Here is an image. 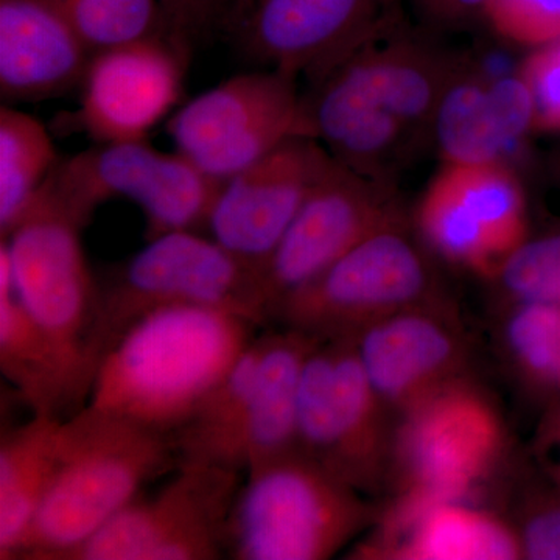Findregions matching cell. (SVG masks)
Segmentation results:
<instances>
[{
  "label": "cell",
  "instance_id": "cell-2",
  "mask_svg": "<svg viewBox=\"0 0 560 560\" xmlns=\"http://www.w3.org/2000/svg\"><path fill=\"white\" fill-rule=\"evenodd\" d=\"M259 327L245 316L198 305L150 313L103 357L88 404L173 438L256 340Z\"/></svg>",
  "mask_w": 560,
  "mask_h": 560
},
{
  "label": "cell",
  "instance_id": "cell-26",
  "mask_svg": "<svg viewBox=\"0 0 560 560\" xmlns=\"http://www.w3.org/2000/svg\"><path fill=\"white\" fill-rule=\"evenodd\" d=\"M95 51L168 35L161 0H46Z\"/></svg>",
  "mask_w": 560,
  "mask_h": 560
},
{
  "label": "cell",
  "instance_id": "cell-14",
  "mask_svg": "<svg viewBox=\"0 0 560 560\" xmlns=\"http://www.w3.org/2000/svg\"><path fill=\"white\" fill-rule=\"evenodd\" d=\"M416 220L431 250L485 278H493L528 234L525 195L506 161L442 164Z\"/></svg>",
  "mask_w": 560,
  "mask_h": 560
},
{
  "label": "cell",
  "instance_id": "cell-31",
  "mask_svg": "<svg viewBox=\"0 0 560 560\" xmlns=\"http://www.w3.org/2000/svg\"><path fill=\"white\" fill-rule=\"evenodd\" d=\"M523 559L560 560V497L529 501L517 529Z\"/></svg>",
  "mask_w": 560,
  "mask_h": 560
},
{
  "label": "cell",
  "instance_id": "cell-15",
  "mask_svg": "<svg viewBox=\"0 0 560 560\" xmlns=\"http://www.w3.org/2000/svg\"><path fill=\"white\" fill-rule=\"evenodd\" d=\"M396 184L368 178L338 162L291 221L260 270L268 320L272 312L375 232L404 223Z\"/></svg>",
  "mask_w": 560,
  "mask_h": 560
},
{
  "label": "cell",
  "instance_id": "cell-22",
  "mask_svg": "<svg viewBox=\"0 0 560 560\" xmlns=\"http://www.w3.org/2000/svg\"><path fill=\"white\" fill-rule=\"evenodd\" d=\"M355 558L407 560L523 559L517 529L459 501L385 517L383 544L363 545Z\"/></svg>",
  "mask_w": 560,
  "mask_h": 560
},
{
  "label": "cell",
  "instance_id": "cell-8",
  "mask_svg": "<svg viewBox=\"0 0 560 560\" xmlns=\"http://www.w3.org/2000/svg\"><path fill=\"white\" fill-rule=\"evenodd\" d=\"M442 300L429 259L407 221L375 232L311 282L289 294L271 316L280 327L318 340L352 338L393 313Z\"/></svg>",
  "mask_w": 560,
  "mask_h": 560
},
{
  "label": "cell",
  "instance_id": "cell-29",
  "mask_svg": "<svg viewBox=\"0 0 560 560\" xmlns=\"http://www.w3.org/2000/svg\"><path fill=\"white\" fill-rule=\"evenodd\" d=\"M486 22L503 39L541 47L560 38V0H489Z\"/></svg>",
  "mask_w": 560,
  "mask_h": 560
},
{
  "label": "cell",
  "instance_id": "cell-21",
  "mask_svg": "<svg viewBox=\"0 0 560 560\" xmlns=\"http://www.w3.org/2000/svg\"><path fill=\"white\" fill-rule=\"evenodd\" d=\"M0 371L32 415L66 419L84 407L90 390L14 289L7 250L0 246Z\"/></svg>",
  "mask_w": 560,
  "mask_h": 560
},
{
  "label": "cell",
  "instance_id": "cell-16",
  "mask_svg": "<svg viewBox=\"0 0 560 560\" xmlns=\"http://www.w3.org/2000/svg\"><path fill=\"white\" fill-rule=\"evenodd\" d=\"M191 54L168 35L95 51L66 127L97 143L143 142L178 105Z\"/></svg>",
  "mask_w": 560,
  "mask_h": 560
},
{
  "label": "cell",
  "instance_id": "cell-1",
  "mask_svg": "<svg viewBox=\"0 0 560 560\" xmlns=\"http://www.w3.org/2000/svg\"><path fill=\"white\" fill-rule=\"evenodd\" d=\"M469 60L405 18L304 92L316 139L350 171L396 183L434 143L442 97Z\"/></svg>",
  "mask_w": 560,
  "mask_h": 560
},
{
  "label": "cell",
  "instance_id": "cell-23",
  "mask_svg": "<svg viewBox=\"0 0 560 560\" xmlns=\"http://www.w3.org/2000/svg\"><path fill=\"white\" fill-rule=\"evenodd\" d=\"M261 355L241 452L243 474L298 451V400L305 361L323 340L282 327L260 334Z\"/></svg>",
  "mask_w": 560,
  "mask_h": 560
},
{
  "label": "cell",
  "instance_id": "cell-19",
  "mask_svg": "<svg viewBox=\"0 0 560 560\" xmlns=\"http://www.w3.org/2000/svg\"><path fill=\"white\" fill-rule=\"evenodd\" d=\"M529 130H534L533 95L518 69L493 77L470 58L442 97L434 145L442 164L506 161V153Z\"/></svg>",
  "mask_w": 560,
  "mask_h": 560
},
{
  "label": "cell",
  "instance_id": "cell-33",
  "mask_svg": "<svg viewBox=\"0 0 560 560\" xmlns=\"http://www.w3.org/2000/svg\"><path fill=\"white\" fill-rule=\"evenodd\" d=\"M488 3L489 0H407V10L419 27L444 36L486 21Z\"/></svg>",
  "mask_w": 560,
  "mask_h": 560
},
{
  "label": "cell",
  "instance_id": "cell-13",
  "mask_svg": "<svg viewBox=\"0 0 560 560\" xmlns=\"http://www.w3.org/2000/svg\"><path fill=\"white\" fill-rule=\"evenodd\" d=\"M243 475L213 464L179 463L156 495L136 497L70 560L224 559Z\"/></svg>",
  "mask_w": 560,
  "mask_h": 560
},
{
  "label": "cell",
  "instance_id": "cell-6",
  "mask_svg": "<svg viewBox=\"0 0 560 560\" xmlns=\"http://www.w3.org/2000/svg\"><path fill=\"white\" fill-rule=\"evenodd\" d=\"M400 415L389 467L400 510L467 499L492 477L506 453L500 411L466 377L431 390Z\"/></svg>",
  "mask_w": 560,
  "mask_h": 560
},
{
  "label": "cell",
  "instance_id": "cell-32",
  "mask_svg": "<svg viewBox=\"0 0 560 560\" xmlns=\"http://www.w3.org/2000/svg\"><path fill=\"white\" fill-rule=\"evenodd\" d=\"M167 33L194 51L202 40L217 35L226 0H161Z\"/></svg>",
  "mask_w": 560,
  "mask_h": 560
},
{
  "label": "cell",
  "instance_id": "cell-7",
  "mask_svg": "<svg viewBox=\"0 0 560 560\" xmlns=\"http://www.w3.org/2000/svg\"><path fill=\"white\" fill-rule=\"evenodd\" d=\"M223 180L201 171L179 151L143 142L95 143L58 162L43 189L86 228L95 210L127 198L145 217L147 241L208 226Z\"/></svg>",
  "mask_w": 560,
  "mask_h": 560
},
{
  "label": "cell",
  "instance_id": "cell-18",
  "mask_svg": "<svg viewBox=\"0 0 560 560\" xmlns=\"http://www.w3.org/2000/svg\"><path fill=\"white\" fill-rule=\"evenodd\" d=\"M444 300L393 313L352 337L368 377L390 411L404 412L464 377L467 342Z\"/></svg>",
  "mask_w": 560,
  "mask_h": 560
},
{
  "label": "cell",
  "instance_id": "cell-5",
  "mask_svg": "<svg viewBox=\"0 0 560 560\" xmlns=\"http://www.w3.org/2000/svg\"><path fill=\"white\" fill-rule=\"evenodd\" d=\"M145 246L98 280L95 372L103 357L138 320L161 308L198 305L270 324L259 268L213 238L176 231Z\"/></svg>",
  "mask_w": 560,
  "mask_h": 560
},
{
  "label": "cell",
  "instance_id": "cell-27",
  "mask_svg": "<svg viewBox=\"0 0 560 560\" xmlns=\"http://www.w3.org/2000/svg\"><path fill=\"white\" fill-rule=\"evenodd\" d=\"M503 342L518 375L540 390H560V304L517 302Z\"/></svg>",
  "mask_w": 560,
  "mask_h": 560
},
{
  "label": "cell",
  "instance_id": "cell-4",
  "mask_svg": "<svg viewBox=\"0 0 560 560\" xmlns=\"http://www.w3.org/2000/svg\"><path fill=\"white\" fill-rule=\"evenodd\" d=\"M377 511L359 490L300 451L245 471L228 526L226 558L324 560L334 558Z\"/></svg>",
  "mask_w": 560,
  "mask_h": 560
},
{
  "label": "cell",
  "instance_id": "cell-34",
  "mask_svg": "<svg viewBox=\"0 0 560 560\" xmlns=\"http://www.w3.org/2000/svg\"><path fill=\"white\" fill-rule=\"evenodd\" d=\"M544 444L560 452V404L551 412L544 427ZM560 464V463H559Z\"/></svg>",
  "mask_w": 560,
  "mask_h": 560
},
{
  "label": "cell",
  "instance_id": "cell-30",
  "mask_svg": "<svg viewBox=\"0 0 560 560\" xmlns=\"http://www.w3.org/2000/svg\"><path fill=\"white\" fill-rule=\"evenodd\" d=\"M518 72L534 102V130L560 132V38L522 62Z\"/></svg>",
  "mask_w": 560,
  "mask_h": 560
},
{
  "label": "cell",
  "instance_id": "cell-36",
  "mask_svg": "<svg viewBox=\"0 0 560 560\" xmlns=\"http://www.w3.org/2000/svg\"><path fill=\"white\" fill-rule=\"evenodd\" d=\"M558 171H559V176H560V162L558 164Z\"/></svg>",
  "mask_w": 560,
  "mask_h": 560
},
{
  "label": "cell",
  "instance_id": "cell-9",
  "mask_svg": "<svg viewBox=\"0 0 560 560\" xmlns=\"http://www.w3.org/2000/svg\"><path fill=\"white\" fill-rule=\"evenodd\" d=\"M79 221L40 189L13 230L0 237L14 289L32 318L58 346L88 390L95 377L98 280L81 243Z\"/></svg>",
  "mask_w": 560,
  "mask_h": 560
},
{
  "label": "cell",
  "instance_id": "cell-3",
  "mask_svg": "<svg viewBox=\"0 0 560 560\" xmlns=\"http://www.w3.org/2000/svg\"><path fill=\"white\" fill-rule=\"evenodd\" d=\"M172 467L178 455L171 434L84 405L62 419L57 471L18 560H70Z\"/></svg>",
  "mask_w": 560,
  "mask_h": 560
},
{
  "label": "cell",
  "instance_id": "cell-35",
  "mask_svg": "<svg viewBox=\"0 0 560 560\" xmlns=\"http://www.w3.org/2000/svg\"><path fill=\"white\" fill-rule=\"evenodd\" d=\"M556 480H558L559 482V488H560V464L558 466V471H556Z\"/></svg>",
  "mask_w": 560,
  "mask_h": 560
},
{
  "label": "cell",
  "instance_id": "cell-20",
  "mask_svg": "<svg viewBox=\"0 0 560 560\" xmlns=\"http://www.w3.org/2000/svg\"><path fill=\"white\" fill-rule=\"evenodd\" d=\"M92 51L46 0H0V97L7 105L80 88Z\"/></svg>",
  "mask_w": 560,
  "mask_h": 560
},
{
  "label": "cell",
  "instance_id": "cell-25",
  "mask_svg": "<svg viewBox=\"0 0 560 560\" xmlns=\"http://www.w3.org/2000/svg\"><path fill=\"white\" fill-rule=\"evenodd\" d=\"M61 158L49 130L31 114L0 106V237L27 210Z\"/></svg>",
  "mask_w": 560,
  "mask_h": 560
},
{
  "label": "cell",
  "instance_id": "cell-11",
  "mask_svg": "<svg viewBox=\"0 0 560 560\" xmlns=\"http://www.w3.org/2000/svg\"><path fill=\"white\" fill-rule=\"evenodd\" d=\"M407 16V0H226L217 35L260 69L312 86Z\"/></svg>",
  "mask_w": 560,
  "mask_h": 560
},
{
  "label": "cell",
  "instance_id": "cell-10",
  "mask_svg": "<svg viewBox=\"0 0 560 560\" xmlns=\"http://www.w3.org/2000/svg\"><path fill=\"white\" fill-rule=\"evenodd\" d=\"M352 338L320 342L305 361L298 400V451L359 492L389 475L394 429Z\"/></svg>",
  "mask_w": 560,
  "mask_h": 560
},
{
  "label": "cell",
  "instance_id": "cell-28",
  "mask_svg": "<svg viewBox=\"0 0 560 560\" xmlns=\"http://www.w3.org/2000/svg\"><path fill=\"white\" fill-rule=\"evenodd\" d=\"M493 279L515 302L560 304V234L523 243Z\"/></svg>",
  "mask_w": 560,
  "mask_h": 560
},
{
  "label": "cell",
  "instance_id": "cell-24",
  "mask_svg": "<svg viewBox=\"0 0 560 560\" xmlns=\"http://www.w3.org/2000/svg\"><path fill=\"white\" fill-rule=\"evenodd\" d=\"M62 419L32 415L0 440V560H18L49 492Z\"/></svg>",
  "mask_w": 560,
  "mask_h": 560
},
{
  "label": "cell",
  "instance_id": "cell-17",
  "mask_svg": "<svg viewBox=\"0 0 560 560\" xmlns=\"http://www.w3.org/2000/svg\"><path fill=\"white\" fill-rule=\"evenodd\" d=\"M313 138H293L224 180L208 230L235 256L264 267L304 202L337 167Z\"/></svg>",
  "mask_w": 560,
  "mask_h": 560
},
{
  "label": "cell",
  "instance_id": "cell-12",
  "mask_svg": "<svg viewBox=\"0 0 560 560\" xmlns=\"http://www.w3.org/2000/svg\"><path fill=\"white\" fill-rule=\"evenodd\" d=\"M176 151L226 180L293 138L316 139L300 80L275 69L241 73L172 114Z\"/></svg>",
  "mask_w": 560,
  "mask_h": 560
}]
</instances>
